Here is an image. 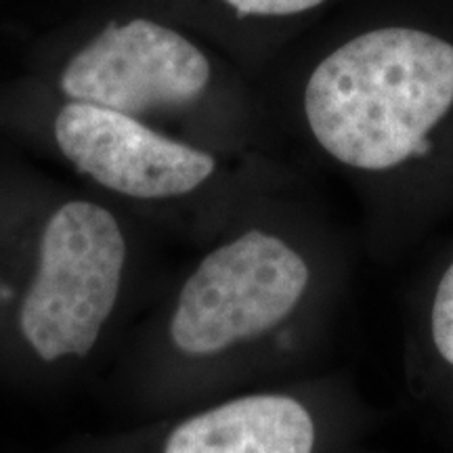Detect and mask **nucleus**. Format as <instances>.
Here are the masks:
<instances>
[{
	"mask_svg": "<svg viewBox=\"0 0 453 453\" xmlns=\"http://www.w3.org/2000/svg\"><path fill=\"white\" fill-rule=\"evenodd\" d=\"M430 342L441 364L453 372V263L439 280L430 304Z\"/></svg>",
	"mask_w": 453,
	"mask_h": 453,
	"instance_id": "nucleus-7",
	"label": "nucleus"
},
{
	"mask_svg": "<svg viewBox=\"0 0 453 453\" xmlns=\"http://www.w3.org/2000/svg\"><path fill=\"white\" fill-rule=\"evenodd\" d=\"M127 254L107 208L87 200L57 208L19 311L21 334L41 359L84 357L95 347L118 303Z\"/></svg>",
	"mask_w": 453,
	"mask_h": 453,
	"instance_id": "nucleus-2",
	"label": "nucleus"
},
{
	"mask_svg": "<svg viewBox=\"0 0 453 453\" xmlns=\"http://www.w3.org/2000/svg\"><path fill=\"white\" fill-rule=\"evenodd\" d=\"M311 269L290 243L246 231L212 250L179 292L170 319L174 349L208 359L267 336L303 307Z\"/></svg>",
	"mask_w": 453,
	"mask_h": 453,
	"instance_id": "nucleus-3",
	"label": "nucleus"
},
{
	"mask_svg": "<svg viewBox=\"0 0 453 453\" xmlns=\"http://www.w3.org/2000/svg\"><path fill=\"white\" fill-rule=\"evenodd\" d=\"M349 413L292 393H254L208 407L168 434L164 453H340Z\"/></svg>",
	"mask_w": 453,
	"mask_h": 453,
	"instance_id": "nucleus-6",
	"label": "nucleus"
},
{
	"mask_svg": "<svg viewBox=\"0 0 453 453\" xmlns=\"http://www.w3.org/2000/svg\"><path fill=\"white\" fill-rule=\"evenodd\" d=\"M59 151L105 189L133 200H168L206 183L217 160L139 118L67 101L55 116Z\"/></svg>",
	"mask_w": 453,
	"mask_h": 453,
	"instance_id": "nucleus-5",
	"label": "nucleus"
},
{
	"mask_svg": "<svg viewBox=\"0 0 453 453\" xmlns=\"http://www.w3.org/2000/svg\"><path fill=\"white\" fill-rule=\"evenodd\" d=\"M211 61L194 41L151 17L110 21L72 57L59 87L76 104L137 118L200 99Z\"/></svg>",
	"mask_w": 453,
	"mask_h": 453,
	"instance_id": "nucleus-4",
	"label": "nucleus"
},
{
	"mask_svg": "<svg viewBox=\"0 0 453 453\" xmlns=\"http://www.w3.org/2000/svg\"><path fill=\"white\" fill-rule=\"evenodd\" d=\"M237 17H258V19H277L307 13L326 3V0H220Z\"/></svg>",
	"mask_w": 453,
	"mask_h": 453,
	"instance_id": "nucleus-8",
	"label": "nucleus"
},
{
	"mask_svg": "<svg viewBox=\"0 0 453 453\" xmlns=\"http://www.w3.org/2000/svg\"><path fill=\"white\" fill-rule=\"evenodd\" d=\"M453 107V44L418 27L355 36L311 73L309 128L334 160L382 173L426 145Z\"/></svg>",
	"mask_w": 453,
	"mask_h": 453,
	"instance_id": "nucleus-1",
	"label": "nucleus"
}]
</instances>
